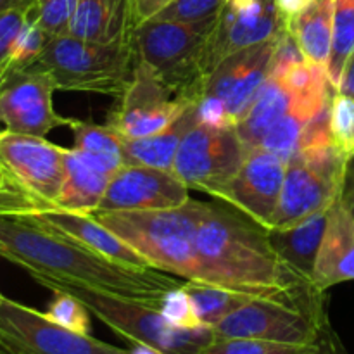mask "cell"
Returning a JSON list of instances; mask_svg holds the SVG:
<instances>
[{"instance_id": "cell-33", "label": "cell", "mask_w": 354, "mask_h": 354, "mask_svg": "<svg viewBox=\"0 0 354 354\" xmlns=\"http://www.w3.org/2000/svg\"><path fill=\"white\" fill-rule=\"evenodd\" d=\"M45 315L61 327L78 332V334H90L92 330V324H90L92 313L88 311V308L75 296L62 292V290H55Z\"/></svg>"}, {"instance_id": "cell-42", "label": "cell", "mask_w": 354, "mask_h": 354, "mask_svg": "<svg viewBox=\"0 0 354 354\" xmlns=\"http://www.w3.org/2000/svg\"><path fill=\"white\" fill-rule=\"evenodd\" d=\"M341 201L354 220V159L349 161L348 169H346V178H344V185H342Z\"/></svg>"}, {"instance_id": "cell-4", "label": "cell", "mask_w": 354, "mask_h": 354, "mask_svg": "<svg viewBox=\"0 0 354 354\" xmlns=\"http://www.w3.org/2000/svg\"><path fill=\"white\" fill-rule=\"evenodd\" d=\"M137 62L131 35L116 44H97L62 35L48 40L31 68L45 73L55 90L120 99L133 78Z\"/></svg>"}, {"instance_id": "cell-8", "label": "cell", "mask_w": 354, "mask_h": 354, "mask_svg": "<svg viewBox=\"0 0 354 354\" xmlns=\"http://www.w3.org/2000/svg\"><path fill=\"white\" fill-rule=\"evenodd\" d=\"M349 159L332 142L306 147L286 166L273 228H290L330 209L344 185Z\"/></svg>"}, {"instance_id": "cell-27", "label": "cell", "mask_w": 354, "mask_h": 354, "mask_svg": "<svg viewBox=\"0 0 354 354\" xmlns=\"http://www.w3.org/2000/svg\"><path fill=\"white\" fill-rule=\"evenodd\" d=\"M313 118L315 116L292 109L266 131L265 137L259 142L258 149L277 156L286 165H289L299 154L304 130Z\"/></svg>"}, {"instance_id": "cell-45", "label": "cell", "mask_w": 354, "mask_h": 354, "mask_svg": "<svg viewBox=\"0 0 354 354\" xmlns=\"http://www.w3.org/2000/svg\"><path fill=\"white\" fill-rule=\"evenodd\" d=\"M2 301H3V296H2V294H0V303H2Z\"/></svg>"}, {"instance_id": "cell-9", "label": "cell", "mask_w": 354, "mask_h": 354, "mask_svg": "<svg viewBox=\"0 0 354 354\" xmlns=\"http://www.w3.org/2000/svg\"><path fill=\"white\" fill-rule=\"evenodd\" d=\"M279 37L225 57L207 75L199 104V121L214 127H235L272 71Z\"/></svg>"}, {"instance_id": "cell-10", "label": "cell", "mask_w": 354, "mask_h": 354, "mask_svg": "<svg viewBox=\"0 0 354 354\" xmlns=\"http://www.w3.org/2000/svg\"><path fill=\"white\" fill-rule=\"evenodd\" d=\"M244 145L235 127L199 121L183 137L171 171L189 189L216 196L245 161Z\"/></svg>"}, {"instance_id": "cell-24", "label": "cell", "mask_w": 354, "mask_h": 354, "mask_svg": "<svg viewBox=\"0 0 354 354\" xmlns=\"http://www.w3.org/2000/svg\"><path fill=\"white\" fill-rule=\"evenodd\" d=\"M197 123H199V109H197V104H194L165 130L149 135V137L124 138V165L152 166V168L171 171L176 151H178L183 137Z\"/></svg>"}, {"instance_id": "cell-18", "label": "cell", "mask_w": 354, "mask_h": 354, "mask_svg": "<svg viewBox=\"0 0 354 354\" xmlns=\"http://www.w3.org/2000/svg\"><path fill=\"white\" fill-rule=\"evenodd\" d=\"M19 218H24L52 234L78 242L114 263L133 266V268H151L137 251H133L109 228L100 225L92 214L73 213L57 207H41Z\"/></svg>"}, {"instance_id": "cell-34", "label": "cell", "mask_w": 354, "mask_h": 354, "mask_svg": "<svg viewBox=\"0 0 354 354\" xmlns=\"http://www.w3.org/2000/svg\"><path fill=\"white\" fill-rule=\"evenodd\" d=\"M78 0H35L33 14L50 38L68 35Z\"/></svg>"}, {"instance_id": "cell-6", "label": "cell", "mask_w": 354, "mask_h": 354, "mask_svg": "<svg viewBox=\"0 0 354 354\" xmlns=\"http://www.w3.org/2000/svg\"><path fill=\"white\" fill-rule=\"evenodd\" d=\"M216 16L194 23L151 19L133 28L138 61L158 76L199 102L203 85V52L216 26Z\"/></svg>"}, {"instance_id": "cell-36", "label": "cell", "mask_w": 354, "mask_h": 354, "mask_svg": "<svg viewBox=\"0 0 354 354\" xmlns=\"http://www.w3.org/2000/svg\"><path fill=\"white\" fill-rule=\"evenodd\" d=\"M185 286V283H183ZM176 287V289L169 290L168 294L162 299L161 313L165 315L166 320L169 324L176 325V327L182 328H199L206 327L199 322L197 318L196 310H194L192 299H190L189 292L185 290V287Z\"/></svg>"}, {"instance_id": "cell-44", "label": "cell", "mask_w": 354, "mask_h": 354, "mask_svg": "<svg viewBox=\"0 0 354 354\" xmlns=\"http://www.w3.org/2000/svg\"><path fill=\"white\" fill-rule=\"evenodd\" d=\"M35 0H0V12L6 9H10V7H19V6H33Z\"/></svg>"}, {"instance_id": "cell-41", "label": "cell", "mask_w": 354, "mask_h": 354, "mask_svg": "<svg viewBox=\"0 0 354 354\" xmlns=\"http://www.w3.org/2000/svg\"><path fill=\"white\" fill-rule=\"evenodd\" d=\"M273 2H275L277 9H279L280 16L287 23L289 19L296 17L297 14L303 12L304 9H308L315 0H273Z\"/></svg>"}, {"instance_id": "cell-2", "label": "cell", "mask_w": 354, "mask_h": 354, "mask_svg": "<svg viewBox=\"0 0 354 354\" xmlns=\"http://www.w3.org/2000/svg\"><path fill=\"white\" fill-rule=\"evenodd\" d=\"M196 249L203 282L266 299H296L317 290L280 261L265 228L220 204L206 206Z\"/></svg>"}, {"instance_id": "cell-5", "label": "cell", "mask_w": 354, "mask_h": 354, "mask_svg": "<svg viewBox=\"0 0 354 354\" xmlns=\"http://www.w3.org/2000/svg\"><path fill=\"white\" fill-rule=\"evenodd\" d=\"M38 283L52 292L62 290L75 296L88 308L90 313L95 315V318L133 346H147L162 354H201L214 339V330L211 327H176L156 308L71 280L41 279Z\"/></svg>"}, {"instance_id": "cell-12", "label": "cell", "mask_w": 354, "mask_h": 354, "mask_svg": "<svg viewBox=\"0 0 354 354\" xmlns=\"http://www.w3.org/2000/svg\"><path fill=\"white\" fill-rule=\"evenodd\" d=\"M107 118L124 138L154 135L178 120L189 107L199 104L196 99L166 83L147 64L137 62L133 78Z\"/></svg>"}, {"instance_id": "cell-15", "label": "cell", "mask_w": 354, "mask_h": 354, "mask_svg": "<svg viewBox=\"0 0 354 354\" xmlns=\"http://www.w3.org/2000/svg\"><path fill=\"white\" fill-rule=\"evenodd\" d=\"M286 166L277 156L254 149L245 156L241 169L214 197L230 204L265 230H272Z\"/></svg>"}, {"instance_id": "cell-30", "label": "cell", "mask_w": 354, "mask_h": 354, "mask_svg": "<svg viewBox=\"0 0 354 354\" xmlns=\"http://www.w3.org/2000/svg\"><path fill=\"white\" fill-rule=\"evenodd\" d=\"M48 40H50V37L41 30V26L38 24L37 17L33 14V7H31L30 16H28L23 30H21L16 44H14L12 52H10L9 61H7L3 71L0 73V85L12 75H16V73L31 68L38 61L44 48L47 47Z\"/></svg>"}, {"instance_id": "cell-13", "label": "cell", "mask_w": 354, "mask_h": 354, "mask_svg": "<svg viewBox=\"0 0 354 354\" xmlns=\"http://www.w3.org/2000/svg\"><path fill=\"white\" fill-rule=\"evenodd\" d=\"M64 152L45 137L0 131V168L40 209L57 204L64 182Z\"/></svg>"}, {"instance_id": "cell-14", "label": "cell", "mask_w": 354, "mask_h": 354, "mask_svg": "<svg viewBox=\"0 0 354 354\" xmlns=\"http://www.w3.org/2000/svg\"><path fill=\"white\" fill-rule=\"evenodd\" d=\"M283 31L286 21L273 0H225L203 52L204 78L228 55L272 40Z\"/></svg>"}, {"instance_id": "cell-7", "label": "cell", "mask_w": 354, "mask_h": 354, "mask_svg": "<svg viewBox=\"0 0 354 354\" xmlns=\"http://www.w3.org/2000/svg\"><path fill=\"white\" fill-rule=\"evenodd\" d=\"M330 324L325 290L296 299L254 297L213 327L216 337L261 339L282 344L311 346Z\"/></svg>"}, {"instance_id": "cell-38", "label": "cell", "mask_w": 354, "mask_h": 354, "mask_svg": "<svg viewBox=\"0 0 354 354\" xmlns=\"http://www.w3.org/2000/svg\"><path fill=\"white\" fill-rule=\"evenodd\" d=\"M0 204L3 207V216H21L40 207L9 182L2 168H0Z\"/></svg>"}, {"instance_id": "cell-23", "label": "cell", "mask_w": 354, "mask_h": 354, "mask_svg": "<svg viewBox=\"0 0 354 354\" xmlns=\"http://www.w3.org/2000/svg\"><path fill=\"white\" fill-rule=\"evenodd\" d=\"M304 61L327 73L334 37V0H315L308 9L286 23Z\"/></svg>"}, {"instance_id": "cell-37", "label": "cell", "mask_w": 354, "mask_h": 354, "mask_svg": "<svg viewBox=\"0 0 354 354\" xmlns=\"http://www.w3.org/2000/svg\"><path fill=\"white\" fill-rule=\"evenodd\" d=\"M33 6L10 7V9L0 12V73L3 71L7 61H9L14 44H16Z\"/></svg>"}, {"instance_id": "cell-11", "label": "cell", "mask_w": 354, "mask_h": 354, "mask_svg": "<svg viewBox=\"0 0 354 354\" xmlns=\"http://www.w3.org/2000/svg\"><path fill=\"white\" fill-rule=\"evenodd\" d=\"M0 354H130L52 322L41 311L7 299L0 303Z\"/></svg>"}, {"instance_id": "cell-22", "label": "cell", "mask_w": 354, "mask_h": 354, "mask_svg": "<svg viewBox=\"0 0 354 354\" xmlns=\"http://www.w3.org/2000/svg\"><path fill=\"white\" fill-rule=\"evenodd\" d=\"M328 211H322L296 227L266 230L280 261L310 283H313L315 263L327 227Z\"/></svg>"}, {"instance_id": "cell-35", "label": "cell", "mask_w": 354, "mask_h": 354, "mask_svg": "<svg viewBox=\"0 0 354 354\" xmlns=\"http://www.w3.org/2000/svg\"><path fill=\"white\" fill-rule=\"evenodd\" d=\"M223 3L225 0H175L152 19L194 23V21L216 16L221 7H223Z\"/></svg>"}, {"instance_id": "cell-29", "label": "cell", "mask_w": 354, "mask_h": 354, "mask_svg": "<svg viewBox=\"0 0 354 354\" xmlns=\"http://www.w3.org/2000/svg\"><path fill=\"white\" fill-rule=\"evenodd\" d=\"M68 127L75 135V145L73 151L80 154H99V156H114L124 161L123 142L124 137L118 133L109 124H93L86 121L69 118Z\"/></svg>"}, {"instance_id": "cell-17", "label": "cell", "mask_w": 354, "mask_h": 354, "mask_svg": "<svg viewBox=\"0 0 354 354\" xmlns=\"http://www.w3.org/2000/svg\"><path fill=\"white\" fill-rule=\"evenodd\" d=\"M190 201L189 187L173 171L124 165L111 176L97 211L171 209Z\"/></svg>"}, {"instance_id": "cell-21", "label": "cell", "mask_w": 354, "mask_h": 354, "mask_svg": "<svg viewBox=\"0 0 354 354\" xmlns=\"http://www.w3.org/2000/svg\"><path fill=\"white\" fill-rule=\"evenodd\" d=\"M131 31V0H78L68 35L97 44H116Z\"/></svg>"}, {"instance_id": "cell-32", "label": "cell", "mask_w": 354, "mask_h": 354, "mask_svg": "<svg viewBox=\"0 0 354 354\" xmlns=\"http://www.w3.org/2000/svg\"><path fill=\"white\" fill-rule=\"evenodd\" d=\"M328 128L332 144L346 159H354V97L342 95L335 90L330 102Z\"/></svg>"}, {"instance_id": "cell-19", "label": "cell", "mask_w": 354, "mask_h": 354, "mask_svg": "<svg viewBox=\"0 0 354 354\" xmlns=\"http://www.w3.org/2000/svg\"><path fill=\"white\" fill-rule=\"evenodd\" d=\"M354 280V220L341 196L328 211L327 227L315 263L313 283L327 290Z\"/></svg>"}, {"instance_id": "cell-16", "label": "cell", "mask_w": 354, "mask_h": 354, "mask_svg": "<svg viewBox=\"0 0 354 354\" xmlns=\"http://www.w3.org/2000/svg\"><path fill=\"white\" fill-rule=\"evenodd\" d=\"M55 85L45 73L28 68L0 85V124L14 133L45 137L69 118L55 113L52 93Z\"/></svg>"}, {"instance_id": "cell-40", "label": "cell", "mask_w": 354, "mask_h": 354, "mask_svg": "<svg viewBox=\"0 0 354 354\" xmlns=\"http://www.w3.org/2000/svg\"><path fill=\"white\" fill-rule=\"evenodd\" d=\"M306 354H348V351H346L344 344L339 339V335L332 328V325L328 324L322 330L320 337L317 339V342L311 346V349Z\"/></svg>"}, {"instance_id": "cell-39", "label": "cell", "mask_w": 354, "mask_h": 354, "mask_svg": "<svg viewBox=\"0 0 354 354\" xmlns=\"http://www.w3.org/2000/svg\"><path fill=\"white\" fill-rule=\"evenodd\" d=\"M175 0H131V9H133V28L142 23H147L152 17L158 16L161 10H165L169 3Z\"/></svg>"}, {"instance_id": "cell-25", "label": "cell", "mask_w": 354, "mask_h": 354, "mask_svg": "<svg viewBox=\"0 0 354 354\" xmlns=\"http://www.w3.org/2000/svg\"><path fill=\"white\" fill-rule=\"evenodd\" d=\"M109 180V176L86 165L73 149H66L64 182L55 207L73 213L92 214L99 207Z\"/></svg>"}, {"instance_id": "cell-31", "label": "cell", "mask_w": 354, "mask_h": 354, "mask_svg": "<svg viewBox=\"0 0 354 354\" xmlns=\"http://www.w3.org/2000/svg\"><path fill=\"white\" fill-rule=\"evenodd\" d=\"M313 346V344H311ZM311 346L282 344L248 337H216L201 354H306Z\"/></svg>"}, {"instance_id": "cell-3", "label": "cell", "mask_w": 354, "mask_h": 354, "mask_svg": "<svg viewBox=\"0 0 354 354\" xmlns=\"http://www.w3.org/2000/svg\"><path fill=\"white\" fill-rule=\"evenodd\" d=\"M206 206L190 199L171 209L93 211L92 216L137 251L151 268L203 282L196 235Z\"/></svg>"}, {"instance_id": "cell-28", "label": "cell", "mask_w": 354, "mask_h": 354, "mask_svg": "<svg viewBox=\"0 0 354 354\" xmlns=\"http://www.w3.org/2000/svg\"><path fill=\"white\" fill-rule=\"evenodd\" d=\"M354 52V0H334V37L327 76L337 90L342 71Z\"/></svg>"}, {"instance_id": "cell-26", "label": "cell", "mask_w": 354, "mask_h": 354, "mask_svg": "<svg viewBox=\"0 0 354 354\" xmlns=\"http://www.w3.org/2000/svg\"><path fill=\"white\" fill-rule=\"evenodd\" d=\"M183 287H185L190 299H192L194 310H196L199 322L211 328L216 327L220 322H223L228 315L239 310L242 304L254 299V297L248 296V294L237 292V290L207 282L187 280Z\"/></svg>"}, {"instance_id": "cell-43", "label": "cell", "mask_w": 354, "mask_h": 354, "mask_svg": "<svg viewBox=\"0 0 354 354\" xmlns=\"http://www.w3.org/2000/svg\"><path fill=\"white\" fill-rule=\"evenodd\" d=\"M337 92L342 93V95L354 97V52L351 57L348 59L344 66V71H342L341 82H339Z\"/></svg>"}, {"instance_id": "cell-1", "label": "cell", "mask_w": 354, "mask_h": 354, "mask_svg": "<svg viewBox=\"0 0 354 354\" xmlns=\"http://www.w3.org/2000/svg\"><path fill=\"white\" fill-rule=\"evenodd\" d=\"M0 258L23 268L35 282L71 280L159 311L166 294L187 282L161 270L114 263L19 216H0Z\"/></svg>"}, {"instance_id": "cell-20", "label": "cell", "mask_w": 354, "mask_h": 354, "mask_svg": "<svg viewBox=\"0 0 354 354\" xmlns=\"http://www.w3.org/2000/svg\"><path fill=\"white\" fill-rule=\"evenodd\" d=\"M332 92L324 93V95H303L297 93L283 82V78L277 73L270 71L268 78L258 90L256 97L252 99L251 106L244 113V116L239 120L235 124L239 138H241L242 145H244L245 152H251L258 149L259 142L265 137L266 131L277 123L282 116L290 113L294 104L299 99L308 100H325L334 93Z\"/></svg>"}]
</instances>
